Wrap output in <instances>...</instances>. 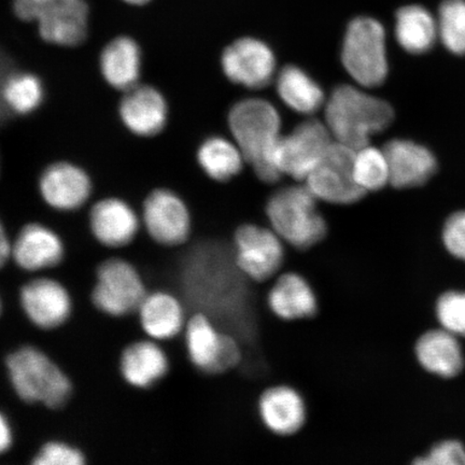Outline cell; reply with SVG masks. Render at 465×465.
Returning a JSON list of instances; mask_svg holds the SVG:
<instances>
[{"instance_id": "cell-1", "label": "cell", "mask_w": 465, "mask_h": 465, "mask_svg": "<svg viewBox=\"0 0 465 465\" xmlns=\"http://www.w3.org/2000/svg\"><path fill=\"white\" fill-rule=\"evenodd\" d=\"M229 126L243 159L266 183H274L282 173L272 163V153L281 137V116L274 106L260 98L238 102L229 114Z\"/></svg>"}, {"instance_id": "cell-2", "label": "cell", "mask_w": 465, "mask_h": 465, "mask_svg": "<svg viewBox=\"0 0 465 465\" xmlns=\"http://www.w3.org/2000/svg\"><path fill=\"white\" fill-rule=\"evenodd\" d=\"M393 118L389 103L351 85L337 86L325 106V124L335 142L353 150L369 145L370 138L385 131Z\"/></svg>"}, {"instance_id": "cell-3", "label": "cell", "mask_w": 465, "mask_h": 465, "mask_svg": "<svg viewBox=\"0 0 465 465\" xmlns=\"http://www.w3.org/2000/svg\"><path fill=\"white\" fill-rule=\"evenodd\" d=\"M5 363L11 387L23 402L57 410L71 398V380L38 348L16 349L8 354Z\"/></svg>"}, {"instance_id": "cell-4", "label": "cell", "mask_w": 465, "mask_h": 465, "mask_svg": "<svg viewBox=\"0 0 465 465\" xmlns=\"http://www.w3.org/2000/svg\"><path fill=\"white\" fill-rule=\"evenodd\" d=\"M317 200L305 184L281 189L267 202L271 228L298 252L318 246L328 235V223L318 211Z\"/></svg>"}, {"instance_id": "cell-5", "label": "cell", "mask_w": 465, "mask_h": 465, "mask_svg": "<svg viewBox=\"0 0 465 465\" xmlns=\"http://www.w3.org/2000/svg\"><path fill=\"white\" fill-rule=\"evenodd\" d=\"M347 73L361 86L376 87L385 83L389 66L386 33L371 17H358L347 28L341 50Z\"/></svg>"}, {"instance_id": "cell-6", "label": "cell", "mask_w": 465, "mask_h": 465, "mask_svg": "<svg viewBox=\"0 0 465 465\" xmlns=\"http://www.w3.org/2000/svg\"><path fill=\"white\" fill-rule=\"evenodd\" d=\"M14 9L22 21L38 23L45 43L72 48L86 39L89 8L84 0H15Z\"/></svg>"}, {"instance_id": "cell-7", "label": "cell", "mask_w": 465, "mask_h": 465, "mask_svg": "<svg viewBox=\"0 0 465 465\" xmlns=\"http://www.w3.org/2000/svg\"><path fill=\"white\" fill-rule=\"evenodd\" d=\"M185 345L191 362L207 374H224L242 363V342L203 312H196L185 324Z\"/></svg>"}, {"instance_id": "cell-8", "label": "cell", "mask_w": 465, "mask_h": 465, "mask_svg": "<svg viewBox=\"0 0 465 465\" xmlns=\"http://www.w3.org/2000/svg\"><path fill=\"white\" fill-rule=\"evenodd\" d=\"M283 242L272 228L252 223L241 225L232 243L238 269L255 283L271 284L286 264Z\"/></svg>"}, {"instance_id": "cell-9", "label": "cell", "mask_w": 465, "mask_h": 465, "mask_svg": "<svg viewBox=\"0 0 465 465\" xmlns=\"http://www.w3.org/2000/svg\"><path fill=\"white\" fill-rule=\"evenodd\" d=\"M145 296L142 276L130 262L112 258L98 266L91 294L98 311L110 317H124L138 312Z\"/></svg>"}, {"instance_id": "cell-10", "label": "cell", "mask_w": 465, "mask_h": 465, "mask_svg": "<svg viewBox=\"0 0 465 465\" xmlns=\"http://www.w3.org/2000/svg\"><path fill=\"white\" fill-rule=\"evenodd\" d=\"M356 151L333 142L305 179L306 185L318 200L337 205H351L362 199L366 192L354 177Z\"/></svg>"}, {"instance_id": "cell-11", "label": "cell", "mask_w": 465, "mask_h": 465, "mask_svg": "<svg viewBox=\"0 0 465 465\" xmlns=\"http://www.w3.org/2000/svg\"><path fill=\"white\" fill-rule=\"evenodd\" d=\"M332 134L327 124L307 120L286 136H281L272 153V163L282 174L305 180L331 144Z\"/></svg>"}, {"instance_id": "cell-12", "label": "cell", "mask_w": 465, "mask_h": 465, "mask_svg": "<svg viewBox=\"0 0 465 465\" xmlns=\"http://www.w3.org/2000/svg\"><path fill=\"white\" fill-rule=\"evenodd\" d=\"M143 220L148 234L162 246L176 247L188 241L190 212L184 202L167 189H156L144 200Z\"/></svg>"}, {"instance_id": "cell-13", "label": "cell", "mask_w": 465, "mask_h": 465, "mask_svg": "<svg viewBox=\"0 0 465 465\" xmlns=\"http://www.w3.org/2000/svg\"><path fill=\"white\" fill-rule=\"evenodd\" d=\"M221 66L232 83L259 90L274 78L276 58L269 45L246 37L236 40L223 51Z\"/></svg>"}, {"instance_id": "cell-14", "label": "cell", "mask_w": 465, "mask_h": 465, "mask_svg": "<svg viewBox=\"0 0 465 465\" xmlns=\"http://www.w3.org/2000/svg\"><path fill=\"white\" fill-rule=\"evenodd\" d=\"M20 303L25 316L43 330H54L65 323L73 311L71 294L55 279H33L21 288Z\"/></svg>"}, {"instance_id": "cell-15", "label": "cell", "mask_w": 465, "mask_h": 465, "mask_svg": "<svg viewBox=\"0 0 465 465\" xmlns=\"http://www.w3.org/2000/svg\"><path fill=\"white\" fill-rule=\"evenodd\" d=\"M266 302L272 315L288 322L315 318L319 312L315 289L305 276L293 271L275 278L267 290Z\"/></svg>"}, {"instance_id": "cell-16", "label": "cell", "mask_w": 465, "mask_h": 465, "mask_svg": "<svg viewBox=\"0 0 465 465\" xmlns=\"http://www.w3.org/2000/svg\"><path fill=\"white\" fill-rule=\"evenodd\" d=\"M258 410L265 428L281 438L298 434L307 421L303 395L298 389L283 383L266 388L261 393Z\"/></svg>"}, {"instance_id": "cell-17", "label": "cell", "mask_w": 465, "mask_h": 465, "mask_svg": "<svg viewBox=\"0 0 465 465\" xmlns=\"http://www.w3.org/2000/svg\"><path fill=\"white\" fill-rule=\"evenodd\" d=\"M39 191L44 201L60 212H74L83 207L92 193L89 174L69 162H56L43 172Z\"/></svg>"}, {"instance_id": "cell-18", "label": "cell", "mask_w": 465, "mask_h": 465, "mask_svg": "<svg viewBox=\"0 0 465 465\" xmlns=\"http://www.w3.org/2000/svg\"><path fill=\"white\" fill-rule=\"evenodd\" d=\"M126 129L139 137H154L165 129L168 106L162 93L151 85L136 84L126 90L119 104Z\"/></svg>"}, {"instance_id": "cell-19", "label": "cell", "mask_w": 465, "mask_h": 465, "mask_svg": "<svg viewBox=\"0 0 465 465\" xmlns=\"http://www.w3.org/2000/svg\"><path fill=\"white\" fill-rule=\"evenodd\" d=\"M389 174L392 187L409 189L420 187L438 171V161L432 151L424 145L405 139H393L385 144Z\"/></svg>"}, {"instance_id": "cell-20", "label": "cell", "mask_w": 465, "mask_h": 465, "mask_svg": "<svg viewBox=\"0 0 465 465\" xmlns=\"http://www.w3.org/2000/svg\"><path fill=\"white\" fill-rule=\"evenodd\" d=\"M415 357L424 373L440 378L453 380L462 373L464 356L458 336L443 328H431L418 337Z\"/></svg>"}, {"instance_id": "cell-21", "label": "cell", "mask_w": 465, "mask_h": 465, "mask_svg": "<svg viewBox=\"0 0 465 465\" xmlns=\"http://www.w3.org/2000/svg\"><path fill=\"white\" fill-rule=\"evenodd\" d=\"M65 248L61 237L44 224L28 223L13 242V259L20 269L40 272L61 263Z\"/></svg>"}, {"instance_id": "cell-22", "label": "cell", "mask_w": 465, "mask_h": 465, "mask_svg": "<svg viewBox=\"0 0 465 465\" xmlns=\"http://www.w3.org/2000/svg\"><path fill=\"white\" fill-rule=\"evenodd\" d=\"M89 221L93 236L108 248L130 245L141 225L129 203L114 197L96 203L91 209Z\"/></svg>"}, {"instance_id": "cell-23", "label": "cell", "mask_w": 465, "mask_h": 465, "mask_svg": "<svg viewBox=\"0 0 465 465\" xmlns=\"http://www.w3.org/2000/svg\"><path fill=\"white\" fill-rule=\"evenodd\" d=\"M120 371L129 385L147 389L166 375L168 359L155 341H138L122 352Z\"/></svg>"}, {"instance_id": "cell-24", "label": "cell", "mask_w": 465, "mask_h": 465, "mask_svg": "<svg viewBox=\"0 0 465 465\" xmlns=\"http://www.w3.org/2000/svg\"><path fill=\"white\" fill-rule=\"evenodd\" d=\"M138 313L141 327L151 340H172L185 328L182 303L164 291L147 294Z\"/></svg>"}, {"instance_id": "cell-25", "label": "cell", "mask_w": 465, "mask_h": 465, "mask_svg": "<svg viewBox=\"0 0 465 465\" xmlns=\"http://www.w3.org/2000/svg\"><path fill=\"white\" fill-rule=\"evenodd\" d=\"M100 67L110 86L125 92L141 77L142 50L131 37H116L103 49Z\"/></svg>"}, {"instance_id": "cell-26", "label": "cell", "mask_w": 465, "mask_h": 465, "mask_svg": "<svg viewBox=\"0 0 465 465\" xmlns=\"http://www.w3.org/2000/svg\"><path fill=\"white\" fill-rule=\"evenodd\" d=\"M395 37L409 54H427L439 37L438 20L421 5H406L398 11Z\"/></svg>"}, {"instance_id": "cell-27", "label": "cell", "mask_w": 465, "mask_h": 465, "mask_svg": "<svg viewBox=\"0 0 465 465\" xmlns=\"http://www.w3.org/2000/svg\"><path fill=\"white\" fill-rule=\"evenodd\" d=\"M276 85L282 102L296 113L315 114L324 103L322 86L303 69L294 65L282 69L277 75Z\"/></svg>"}, {"instance_id": "cell-28", "label": "cell", "mask_w": 465, "mask_h": 465, "mask_svg": "<svg viewBox=\"0 0 465 465\" xmlns=\"http://www.w3.org/2000/svg\"><path fill=\"white\" fill-rule=\"evenodd\" d=\"M197 162L209 178L226 183L241 173L246 161L237 144L223 137L213 136L201 143Z\"/></svg>"}, {"instance_id": "cell-29", "label": "cell", "mask_w": 465, "mask_h": 465, "mask_svg": "<svg viewBox=\"0 0 465 465\" xmlns=\"http://www.w3.org/2000/svg\"><path fill=\"white\" fill-rule=\"evenodd\" d=\"M3 102L10 113L27 115L36 112L45 100V86L38 75L10 73L3 83Z\"/></svg>"}, {"instance_id": "cell-30", "label": "cell", "mask_w": 465, "mask_h": 465, "mask_svg": "<svg viewBox=\"0 0 465 465\" xmlns=\"http://www.w3.org/2000/svg\"><path fill=\"white\" fill-rule=\"evenodd\" d=\"M439 37L452 54L465 55V0H444L438 17Z\"/></svg>"}, {"instance_id": "cell-31", "label": "cell", "mask_w": 465, "mask_h": 465, "mask_svg": "<svg viewBox=\"0 0 465 465\" xmlns=\"http://www.w3.org/2000/svg\"><path fill=\"white\" fill-rule=\"evenodd\" d=\"M353 170L358 184L365 192L381 190L391 182L385 153L370 145L356 151Z\"/></svg>"}, {"instance_id": "cell-32", "label": "cell", "mask_w": 465, "mask_h": 465, "mask_svg": "<svg viewBox=\"0 0 465 465\" xmlns=\"http://www.w3.org/2000/svg\"><path fill=\"white\" fill-rule=\"evenodd\" d=\"M434 317L440 328L465 337V291L447 290L435 300Z\"/></svg>"}, {"instance_id": "cell-33", "label": "cell", "mask_w": 465, "mask_h": 465, "mask_svg": "<svg viewBox=\"0 0 465 465\" xmlns=\"http://www.w3.org/2000/svg\"><path fill=\"white\" fill-rule=\"evenodd\" d=\"M411 465H465V446L460 440L445 439L435 441L411 462Z\"/></svg>"}, {"instance_id": "cell-34", "label": "cell", "mask_w": 465, "mask_h": 465, "mask_svg": "<svg viewBox=\"0 0 465 465\" xmlns=\"http://www.w3.org/2000/svg\"><path fill=\"white\" fill-rule=\"evenodd\" d=\"M85 456L77 447L63 441H48L33 458V465H84Z\"/></svg>"}, {"instance_id": "cell-35", "label": "cell", "mask_w": 465, "mask_h": 465, "mask_svg": "<svg viewBox=\"0 0 465 465\" xmlns=\"http://www.w3.org/2000/svg\"><path fill=\"white\" fill-rule=\"evenodd\" d=\"M441 242L451 257L465 262V211L453 213L446 219Z\"/></svg>"}, {"instance_id": "cell-36", "label": "cell", "mask_w": 465, "mask_h": 465, "mask_svg": "<svg viewBox=\"0 0 465 465\" xmlns=\"http://www.w3.org/2000/svg\"><path fill=\"white\" fill-rule=\"evenodd\" d=\"M14 444V430L11 427L9 418L3 412L0 416V451L5 453L11 450Z\"/></svg>"}, {"instance_id": "cell-37", "label": "cell", "mask_w": 465, "mask_h": 465, "mask_svg": "<svg viewBox=\"0 0 465 465\" xmlns=\"http://www.w3.org/2000/svg\"><path fill=\"white\" fill-rule=\"evenodd\" d=\"M11 257H13V242H10L7 232L2 225V230H0V263L2 266H5Z\"/></svg>"}, {"instance_id": "cell-38", "label": "cell", "mask_w": 465, "mask_h": 465, "mask_svg": "<svg viewBox=\"0 0 465 465\" xmlns=\"http://www.w3.org/2000/svg\"><path fill=\"white\" fill-rule=\"evenodd\" d=\"M124 2L134 5H143L151 2V0H124Z\"/></svg>"}]
</instances>
